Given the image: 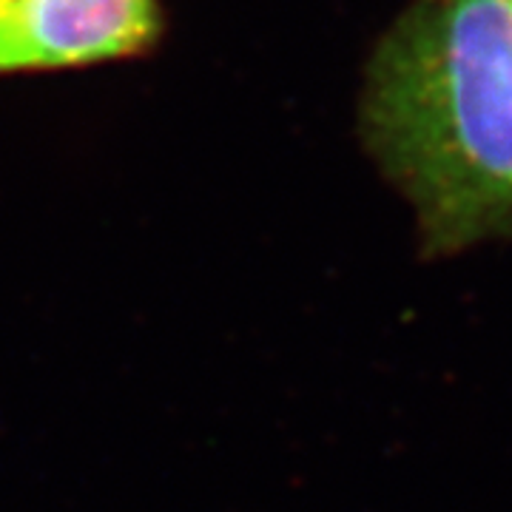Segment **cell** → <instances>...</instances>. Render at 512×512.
Here are the masks:
<instances>
[{
    "label": "cell",
    "instance_id": "1",
    "mask_svg": "<svg viewBox=\"0 0 512 512\" xmlns=\"http://www.w3.org/2000/svg\"><path fill=\"white\" fill-rule=\"evenodd\" d=\"M365 128L433 245L512 228V0H416L370 66Z\"/></svg>",
    "mask_w": 512,
    "mask_h": 512
},
{
    "label": "cell",
    "instance_id": "2",
    "mask_svg": "<svg viewBox=\"0 0 512 512\" xmlns=\"http://www.w3.org/2000/svg\"><path fill=\"white\" fill-rule=\"evenodd\" d=\"M154 32V0H0V72L109 60Z\"/></svg>",
    "mask_w": 512,
    "mask_h": 512
}]
</instances>
